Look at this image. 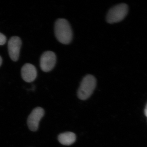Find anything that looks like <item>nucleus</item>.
<instances>
[{"mask_svg":"<svg viewBox=\"0 0 147 147\" xmlns=\"http://www.w3.org/2000/svg\"><path fill=\"white\" fill-rule=\"evenodd\" d=\"M55 33L56 38L62 44H69L72 40L73 34L71 26L65 19L59 18L56 21Z\"/></svg>","mask_w":147,"mask_h":147,"instance_id":"f257e3e1","label":"nucleus"},{"mask_svg":"<svg viewBox=\"0 0 147 147\" xmlns=\"http://www.w3.org/2000/svg\"><path fill=\"white\" fill-rule=\"evenodd\" d=\"M96 80L94 76L88 74L84 77L78 90V97L82 100H86L91 96L95 89Z\"/></svg>","mask_w":147,"mask_h":147,"instance_id":"f03ea898","label":"nucleus"},{"mask_svg":"<svg viewBox=\"0 0 147 147\" xmlns=\"http://www.w3.org/2000/svg\"><path fill=\"white\" fill-rule=\"evenodd\" d=\"M128 11V6L126 4L117 5L108 11L106 16V21L110 24L120 22L125 18Z\"/></svg>","mask_w":147,"mask_h":147,"instance_id":"7ed1b4c3","label":"nucleus"},{"mask_svg":"<svg viewBox=\"0 0 147 147\" xmlns=\"http://www.w3.org/2000/svg\"><path fill=\"white\" fill-rule=\"evenodd\" d=\"M44 114V109L40 107H37L32 110L27 120V124L31 131H36L38 129L40 121Z\"/></svg>","mask_w":147,"mask_h":147,"instance_id":"20e7f679","label":"nucleus"},{"mask_svg":"<svg viewBox=\"0 0 147 147\" xmlns=\"http://www.w3.org/2000/svg\"><path fill=\"white\" fill-rule=\"evenodd\" d=\"M57 58L55 53L52 51H46L41 55L40 59V67L45 72L51 71L55 67Z\"/></svg>","mask_w":147,"mask_h":147,"instance_id":"39448f33","label":"nucleus"},{"mask_svg":"<svg viewBox=\"0 0 147 147\" xmlns=\"http://www.w3.org/2000/svg\"><path fill=\"white\" fill-rule=\"evenodd\" d=\"M21 45L22 41L19 37H11L9 40V54L11 59L13 61H16L19 59Z\"/></svg>","mask_w":147,"mask_h":147,"instance_id":"423d86ee","label":"nucleus"},{"mask_svg":"<svg viewBox=\"0 0 147 147\" xmlns=\"http://www.w3.org/2000/svg\"><path fill=\"white\" fill-rule=\"evenodd\" d=\"M22 79L25 82L30 83L33 82L37 76V70L34 65L30 63L24 65L21 70Z\"/></svg>","mask_w":147,"mask_h":147,"instance_id":"0eeeda50","label":"nucleus"},{"mask_svg":"<svg viewBox=\"0 0 147 147\" xmlns=\"http://www.w3.org/2000/svg\"><path fill=\"white\" fill-rule=\"evenodd\" d=\"M76 136L71 132H66L61 133L58 136V140L61 144L65 146H69L76 141Z\"/></svg>","mask_w":147,"mask_h":147,"instance_id":"6e6552de","label":"nucleus"},{"mask_svg":"<svg viewBox=\"0 0 147 147\" xmlns=\"http://www.w3.org/2000/svg\"><path fill=\"white\" fill-rule=\"evenodd\" d=\"M6 37L4 35L0 33V45H4L6 42Z\"/></svg>","mask_w":147,"mask_h":147,"instance_id":"1a4fd4ad","label":"nucleus"},{"mask_svg":"<svg viewBox=\"0 0 147 147\" xmlns=\"http://www.w3.org/2000/svg\"><path fill=\"white\" fill-rule=\"evenodd\" d=\"M144 113L145 115H146V117H147V104L146 105V108H145Z\"/></svg>","mask_w":147,"mask_h":147,"instance_id":"9d476101","label":"nucleus"},{"mask_svg":"<svg viewBox=\"0 0 147 147\" xmlns=\"http://www.w3.org/2000/svg\"><path fill=\"white\" fill-rule=\"evenodd\" d=\"M3 62V59L0 56V67L2 63Z\"/></svg>","mask_w":147,"mask_h":147,"instance_id":"9b49d317","label":"nucleus"}]
</instances>
